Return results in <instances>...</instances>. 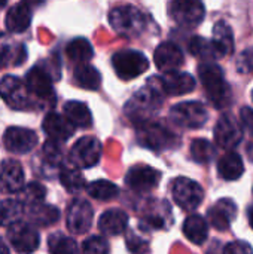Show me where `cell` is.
<instances>
[{"instance_id":"1","label":"cell","mask_w":253,"mask_h":254,"mask_svg":"<svg viewBox=\"0 0 253 254\" xmlns=\"http://www.w3.org/2000/svg\"><path fill=\"white\" fill-rule=\"evenodd\" d=\"M166 97V92L161 85L160 77H151L143 88H140L127 103L125 115L130 118L131 122L143 124L149 121L151 115L160 109Z\"/></svg>"},{"instance_id":"2","label":"cell","mask_w":253,"mask_h":254,"mask_svg":"<svg viewBox=\"0 0 253 254\" xmlns=\"http://www.w3.org/2000/svg\"><path fill=\"white\" fill-rule=\"evenodd\" d=\"M198 74L210 103L216 109H227L233 101V91L221 67L213 61H203L198 67Z\"/></svg>"},{"instance_id":"3","label":"cell","mask_w":253,"mask_h":254,"mask_svg":"<svg viewBox=\"0 0 253 254\" xmlns=\"http://www.w3.org/2000/svg\"><path fill=\"white\" fill-rule=\"evenodd\" d=\"M109 24L118 34L136 37L145 30L146 21L145 15L133 4H121L109 12Z\"/></svg>"},{"instance_id":"4","label":"cell","mask_w":253,"mask_h":254,"mask_svg":"<svg viewBox=\"0 0 253 254\" xmlns=\"http://www.w3.org/2000/svg\"><path fill=\"white\" fill-rule=\"evenodd\" d=\"M137 138L140 144L152 150H166L179 144V138L160 122L146 121L137 125Z\"/></svg>"},{"instance_id":"5","label":"cell","mask_w":253,"mask_h":254,"mask_svg":"<svg viewBox=\"0 0 253 254\" xmlns=\"http://www.w3.org/2000/svg\"><path fill=\"white\" fill-rule=\"evenodd\" d=\"M112 65L118 77L124 80L136 79L149 68L148 58L140 51H119L112 57Z\"/></svg>"},{"instance_id":"6","label":"cell","mask_w":253,"mask_h":254,"mask_svg":"<svg viewBox=\"0 0 253 254\" xmlns=\"http://www.w3.org/2000/svg\"><path fill=\"white\" fill-rule=\"evenodd\" d=\"M170 119L180 128L185 129H198L204 127L209 119V113L201 103L197 101H186L179 103L171 107Z\"/></svg>"},{"instance_id":"7","label":"cell","mask_w":253,"mask_h":254,"mask_svg":"<svg viewBox=\"0 0 253 254\" xmlns=\"http://www.w3.org/2000/svg\"><path fill=\"white\" fill-rule=\"evenodd\" d=\"M0 97L13 110H27L31 107V95L25 80L22 82L16 76L6 74L0 79Z\"/></svg>"},{"instance_id":"8","label":"cell","mask_w":253,"mask_h":254,"mask_svg":"<svg viewBox=\"0 0 253 254\" xmlns=\"http://www.w3.org/2000/svg\"><path fill=\"white\" fill-rule=\"evenodd\" d=\"M101 156V143L92 135L81 137L70 149L69 161L73 167L81 170L91 168L98 164Z\"/></svg>"},{"instance_id":"9","label":"cell","mask_w":253,"mask_h":254,"mask_svg":"<svg viewBox=\"0 0 253 254\" xmlns=\"http://www.w3.org/2000/svg\"><path fill=\"white\" fill-rule=\"evenodd\" d=\"M169 13L176 24L192 28L203 22L206 9L201 0H171Z\"/></svg>"},{"instance_id":"10","label":"cell","mask_w":253,"mask_h":254,"mask_svg":"<svg viewBox=\"0 0 253 254\" xmlns=\"http://www.w3.org/2000/svg\"><path fill=\"white\" fill-rule=\"evenodd\" d=\"M25 85L34 98L39 101H46L51 106L55 103V92L52 88V74L43 67V65H34L31 67L25 74Z\"/></svg>"},{"instance_id":"11","label":"cell","mask_w":253,"mask_h":254,"mask_svg":"<svg viewBox=\"0 0 253 254\" xmlns=\"http://www.w3.org/2000/svg\"><path fill=\"white\" fill-rule=\"evenodd\" d=\"M171 193H173L176 204L185 211L195 210L197 207H200V204L204 199L203 188L197 182H194L188 177L176 179L171 186Z\"/></svg>"},{"instance_id":"12","label":"cell","mask_w":253,"mask_h":254,"mask_svg":"<svg viewBox=\"0 0 253 254\" xmlns=\"http://www.w3.org/2000/svg\"><path fill=\"white\" fill-rule=\"evenodd\" d=\"M7 240L18 253H33L40 244L39 232L22 220H16L7 226Z\"/></svg>"},{"instance_id":"13","label":"cell","mask_w":253,"mask_h":254,"mask_svg":"<svg viewBox=\"0 0 253 254\" xmlns=\"http://www.w3.org/2000/svg\"><path fill=\"white\" fill-rule=\"evenodd\" d=\"M92 219H94V211L88 201L76 198L70 202L67 208L66 225L72 234L82 235L88 232L92 225Z\"/></svg>"},{"instance_id":"14","label":"cell","mask_w":253,"mask_h":254,"mask_svg":"<svg viewBox=\"0 0 253 254\" xmlns=\"http://www.w3.org/2000/svg\"><path fill=\"white\" fill-rule=\"evenodd\" d=\"M39 138L33 129L21 128V127H10L3 134V146L7 152L15 155H25L31 152Z\"/></svg>"},{"instance_id":"15","label":"cell","mask_w":253,"mask_h":254,"mask_svg":"<svg viewBox=\"0 0 253 254\" xmlns=\"http://www.w3.org/2000/svg\"><path fill=\"white\" fill-rule=\"evenodd\" d=\"M243 138V131L236 121V118L230 113L221 116L215 128V141L222 149L236 147Z\"/></svg>"},{"instance_id":"16","label":"cell","mask_w":253,"mask_h":254,"mask_svg":"<svg viewBox=\"0 0 253 254\" xmlns=\"http://www.w3.org/2000/svg\"><path fill=\"white\" fill-rule=\"evenodd\" d=\"M161 173L149 165H136L125 176V183L136 192H149L158 186Z\"/></svg>"},{"instance_id":"17","label":"cell","mask_w":253,"mask_h":254,"mask_svg":"<svg viewBox=\"0 0 253 254\" xmlns=\"http://www.w3.org/2000/svg\"><path fill=\"white\" fill-rule=\"evenodd\" d=\"M24 186V171L18 161L4 159L0 162V193H16Z\"/></svg>"},{"instance_id":"18","label":"cell","mask_w":253,"mask_h":254,"mask_svg":"<svg viewBox=\"0 0 253 254\" xmlns=\"http://www.w3.org/2000/svg\"><path fill=\"white\" fill-rule=\"evenodd\" d=\"M42 128L49 138L61 141V143L67 141L75 134V129H76V127L69 121L66 115L63 116L57 112H49L45 116Z\"/></svg>"},{"instance_id":"19","label":"cell","mask_w":253,"mask_h":254,"mask_svg":"<svg viewBox=\"0 0 253 254\" xmlns=\"http://www.w3.org/2000/svg\"><path fill=\"white\" fill-rule=\"evenodd\" d=\"M237 216V205L230 198L219 199L207 213L210 225L218 231H227Z\"/></svg>"},{"instance_id":"20","label":"cell","mask_w":253,"mask_h":254,"mask_svg":"<svg viewBox=\"0 0 253 254\" xmlns=\"http://www.w3.org/2000/svg\"><path fill=\"white\" fill-rule=\"evenodd\" d=\"M154 60L158 70L167 73L177 70L183 64V52L173 42H164L155 49Z\"/></svg>"},{"instance_id":"21","label":"cell","mask_w":253,"mask_h":254,"mask_svg":"<svg viewBox=\"0 0 253 254\" xmlns=\"http://www.w3.org/2000/svg\"><path fill=\"white\" fill-rule=\"evenodd\" d=\"M160 79L166 95H173V97L185 95L192 92L195 88V79L189 73H180L177 70H173V71H167Z\"/></svg>"},{"instance_id":"22","label":"cell","mask_w":253,"mask_h":254,"mask_svg":"<svg viewBox=\"0 0 253 254\" xmlns=\"http://www.w3.org/2000/svg\"><path fill=\"white\" fill-rule=\"evenodd\" d=\"M27 48L22 43L12 42L6 34L0 33V65L18 67L27 61Z\"/></svg>"},{"instance_id":"23","label":"cell","mask_w":253,"mask_h":254,"mask_svg":"<svg viewBox=\"0 0 253 254\" xmlns=\"http://www.w3.org/2000/svg\"><path fill=\"white\" fill-rule=\"evenodd\" d=\"M31 24V10L30 6L24 1L13 4L7 13H6V19H4V25L7 28V31L10 33H24Z\"/></svg>"},{"instance_id":"24","label":"cell","mask_w":253,"mask_h":254,"mask_svg":"<svg viewBox=\"0 0 253 254\" xmlns=\"http://www.w3.org/2000/svg\"><path fill=\"white\" fill-rule=\"evenodd\" d=\"M127 225H128V216L125 211H122L119 208L107 210L106 213L101 214V217L98 220L100 231L109 237L121 235L127 229Z\"/></svg>"},{"instance_id":"25","label":"cell","mask_w":253,"mask_h":254,"mask_svg":"<svg viewBox=\"0 0 253 254\" xmlns=\"http://www.w3.org/2000/svg\"><path fill=\"white\" fill-rule=\"evenodd\" d=\"M28 219L39 228H48L60 220V210L49 204H36L28 207Z\"/></svg>"},{"instance_id":"26","label":"cell","mask_w":253,"mask_h":254,"mask_svg":"<svg viewBox=\"0 0 253 254\" xmlns=\"http://www.w3.org/2000/svg\"><path fill=\"white\" fill-rule=\"evenodd\" d=\"M218 171H219V176L224 180H228V182L239 180L243 176V171H245L242 156L234 153V152H230V153L224 155L218 162Z\"/></svg>"},{"instance_id":"27","label":"cell","mask_w":253,"mask_h":254,"mask_svg":"<svg viewBox=\"0 0 253 254\" xmlns=\"http://www.w3.org/2000/svg\"><path fill=\"white\" fill-rule=\"evenodd\" d=\"M213 43L219 52V57H227V55H231L234 52V34H233V30L231 27L224 22V21H219L215 24L213 27Z\"/></svg>"},{"instance_id":"28","label":"cell","mask_w":253,"mask_h":254,"mask_svg":"<svg viewBox=\"0 0 253 254\" xmlns=\"http://www.w3.org/2000/svg\"><path fill=\"white\" fill-rule=\"evenodd\" d=\"M183 234L185 237L195 246H201L206 243L209 231H207V222L200 214L189 216L183 223Z\"/></svg>"},{"instance_id":"29","label":"cell","mask_w":253,"mask_h":254,"mask_svg":"<svg viewBox=\"0 0 253 254\" xmlns=\"http://www.w3.org/2000/svg\"><path fill=\"white\" fill-rule=\"evenodd\" d=\"M64 115L76 128H88L92 124V115L88 106L82 101H67L64 104Z\"/></svg>"},{"instance_id":"30","label":"cell","mask_w":253,"mask_h":254,"mask_svg":"<svg viewBox=\"0 0 253 254\" xmlns=\"http://www.w3.org/2000/svg\"><path fill=\"white\" fill-rule=\"evenodd\" d=\"M75 82L84 88V89H89V91H97L101 85V76L100 71L97 68H94L92 65L82 63L78 64V67L75 68Z\"/></svg>"},{"instance_id":"31","label":"cell","mask_w":253,"mask_h":254,"mask_svg":"<svg viewBox=\"0 0 253 254\" xmlns=\"http://www.w3.org/2000/svg\"><path fill=\"white\" fill-rule=\"evenodd\" d=\"M188 46H189V52L201 61H215L221 58L213 40H207L201 36H194L189 40Z\"/></svg>"},{"instance_id":"32","label":"cell","mask_w":253,"mask_h":254,"mask_svg":"<svg viewBox=\"0 0 253 254\" xmlns=\"http://www.w3.org/2000/svg\"><path fill=\"white\" fill-rule=\"evenodd\" d=\"M66 54H67L69 60L76 63V64L88 63L94 57V51H92L91 43L86 39H84V37L73 39L66 46Z\"/></svg>"},{"instance_id":"33","label":"cell","mask_w":253,"mask_h":254,"mask_svg":"<svg viewBox=\"0 0 253 254\" xmlns=\"http://www.w3.org/2000/svg\"><path fill=\"white\" fill-rule=\"evenodd\" d=\"M60 182L63 188L70 193H78L85 188V179L81 171H78V167H63L60 171Z\"/></svg>"},{"instance_id":"34","label":"cell","mask_w":253,"mask_h":254,"mask_svg":"<svg viewBox=\"0 0 253 254\" xmlns=\"http://www.w3.org/2000/svg\"><path fill=\"white\" fill-rule=\"evenodd\" d=\"M86 192L97 201H110L118 195L119 189L109 180H95L86 186Z\"/></svg>"},{"instance_id":"35","label":"cell","mask_w":253,"mask_h":254,"mask_svg":"<svg viewBox=\"0 0 253 254\" xmlns=\"http://www.w3.org/2000/svg\"><path fill=\"white\" fill-rule=\"evenodd\" d=\"M24 213V204L19 199H3L0 201V226H9L19 220Z\"/></svg>"},{"instance_id":"36","label":"cell","mask_w":253,"mask_h":254,"mask_svg":"<svg viewBox=\"0 0 253 254\" xmlns=\"http://www.w3.org/2000/svg\"><path fill=\"white\" fill-rule=\"evenodd\" d=\"M18 193H19V201L24 205L31 207L39 202H43V199L46 196V188L37 182H31V183L24 185Z\"/></svg>"},{"instance_id":"37","label":"cell","mask_w":253,"mask_h":254,"mask_svg":"<svg viewBox=\"0 0 253 254\" xmlns=\"http://www.w3.org/2000/svg\"><path fill=\"white\" fill-rule=\"evenodd\" d=\"M48 250L54 254H70L78 252V244L73 238L66 237L61 232L52 234L48 238Z\"/></svg>"},{"instance_id":"38","label":"cell","mask_w":253,"mask_h":254,"mask_svg":"<svg viewBox=\"0 0 253 254\" xmlns=\"http://www.w3.org/2000/svg\"><path fill=\"white\" fill-rule=\"evenodd\" d=\"M191 155L198 164H209L215 158V147L209 140L197 138L191 143Z\"/></svg>"},{"instance_id":"39","label":"cell","mask_w":253,"mask_h":254,"mask_svg":"<svg viewBox=\"0 0 253 254\" xmlns=\"http://www.w3.org/2000/svg\"><path fill=\"white\" fill-rule=\"evenodd\" d=\"M42 156L45 159L46 164L55 167V165H60L61 159H63V150H61V141H57V140H52L49 138L43 147H42Z\"/></svg>"},{"instance_id":"40","label":"cell","mask_w":253,"mask_h":254,"mask_svg":"<svg viewBox=\"0 0 253 254\" xmlns=\"http://www.w3.org/2000/svg\"><path fill=\"white\" fill-rule=\"evenodd\" d=\"M82 250L85 253H94V254H104L109 253V244L104 238L101 237H89L84 241L82 244Z\"/></svg>"},{"instance_id":"41","label":"cell","mask_w":253,"mask_h":254,"mask_svg":"<svg viewBox=\"0 0 253 254\" xmlns=\"http://www.w3.org/2000/svg\"><path fill=\"white\" fill-rule=\"evenodd\" d=\"M237 70L240 73H245V74L253 73V46L245 49L240 54L239 61H237Z\"/></svg>"},{"instance_id":"42","label":"cell","mask_w":253,"mask_h":254,"mask_svg":"<svg viewBox=\"0 0 253 254\" xmlns=\"http://www.w3.org/2000/svg\"><path fill=\"white\" fill-rule=\"evenodd\" d=\"M127 247L130 252H134V253H142V252L148 250V244L142 238L136 237L134 234L127 235Z\"/></svg>"},{"instance_id":"43","label":"cell","mask_w":253,"mask_h":254,"mask_svg":"<svg viewBox=\"0 0 253 254\" xmlns=\"http://www.w3.org/2000/svg\"><path fill=\"white\" fill-rule=\"evenodd\" d=\"M224 252L231 254H249L253 253V249L245 241H234V243L228 244Z\"/></svg>"},{"instance_id":"44","label":"cell","mask_w":253,"mask_h":254,"mask_svg":"<svg viewBox=\"0 0 253 254\" xmlns=\"http://www.w3.org/2000/svg\"><path fill=\"white\" fill-rule=\"evenodd\" d=\"M240 119L243 122V127L253 135V109L243 107L240 112Z\"/></svg>"},{"instance_id":"45","label":"cell","mask_w":253,"mask_h":254,"mask_svg":"<svg viewBox=\"0 0 253 254\" xmlns=\"http://www.w3.org/2000/svg\"><path fill=\"white\" fill-rule=\"evenodd\" d=\"M142 225H143L145 228H148V229H161V228L164 226V222H163V219H160V217L148 216V217L142 222Z\"/></svg>"},{"instance_id":"46","label":"cell","mask_w":253,"mask_h":254,"mask_svg":"<svg viewBox=\"0 0 253 254\" xmlns=\"http://www.w3.org/2000/svg\"><path fill=\"white\" fill-rule=\"evenodd\" d=\"M0 254H9V247L3 241V238H0Z\"/></svg>"},{"instance_id":"47","label":"cell","mask_w":253,"mask_h":254,"mask_svg":"<svg viewBox=\"0 0 253 254\" xmlns=\"http://www.w3.org/2000/svg\"><path fill=\"white\" fill-rule=\"evenodd\" d=\"M24 3H27L28 6H39V4H42L45 0H22Z\"/></svg>"},{"instance_id":"48","label":"cell","mask_w":253,"mask_h":254,"mask_svg":"<svg viewBox=\"0 0 253 254\" xmlns=\"http://www.w3.org/2000/svg\"><path fill=\"white\" fill-rule=\"evenodd\" d=\"M248 216H249V223H251V226L253 228V207L252 208H249V211H248Z\"/></svg>"},{"instance_id":"49","label":"cell","mask_w":253,"mask_h":254,"mask_svg":"<svg viewBox=\"0 0 253 254\" xmlns=\"http://www.w3.org/2000/svg\"><path fill=\"white\" fill-rule=\"evenodd\" d=\"M7 3V0H0V7H3Z\"/></svg>"},{"instance_id":"50","label":"cell","mask_w":253,"mask_h":254,"mask_svg":"<svg viewBox=\"0 0 253 254\" xmlns=\"http://www.w3.org/2000/svg\"><path fill=\"white\" fill-rule=\"evenodd\" d=\"M252 98H253V91H252Z\"/></svg>"}]
</instances>
